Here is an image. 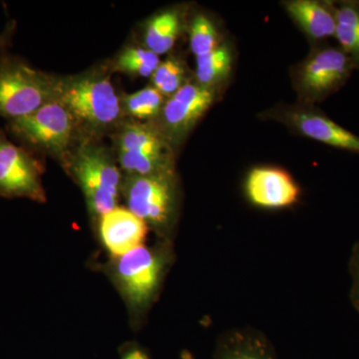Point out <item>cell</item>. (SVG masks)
<instances>
[{"instance_id": "obj_12", "label": "cell", "mask_w": 359, "mask_h": 359, "mask_svg": "<svg viewBox=\"0 0 359 359\" xmlns=\"http://www.w3.org/2000/svg\"><path fill=\"white\" fill-rule=\"evenodd\" d=\"M245 193L252 204L266 209H282L297 202L299 188L280 168L257 167L245 180Z\"/></svg>"}, {"instance_id": "obj_7", "label": "cell", "mask_w": 359, "mask_h": 359, "mask_svg": "<svg viewBox=\"0 0 359 359\" xmlns=\"http://www.w3.org/2000/svg\"><path fill=\"white\" fill-rule=\"evenodd\" d=\"M121 196L126 208L149 228L168 241L176 222L179 205L176 173L123 177Z\"/></svg>"}, {"instance_id": "obj_22", "label": "cell", "mask_w": 359, "mask_h": 359, "mask_svg": "<svg viewBox=\"0 0 359 359\" xmlns=\"http://www.w3.org/2000/svg\"><path fill=\"white\" fill-rule=\"evenodd\" d=\"M190 80L187 78L186 66L179 58L169 57L161 61L151 76L152 86L168 99L173 96Z\"/></svg>"}, {"instance_id": "obj_21", "label": "cell", "mask_w": 359, "mask_h": 359, "mask_svg": "<svg viewBox=\"0 0 359 359\" xmlns=\"http://www.w3.org/2000/svg\"><path fill=\"white\" fill-rule=\"evenodd\" d=\"M190 48L196 58L205 55L223 43L217 26L205 14L194 16L189 26Z\"/></svg>"}, {"instance_id": "obj_13", "label": "cell", "mask_w": 359, "mask_h": 359, "mask_svg": "<svg viewBox=\"0 0 359 359\" xmlns=\"http://www.w3.org/2000/svg\"><path fill=\"white\" fill-rule=\"evenodd\" d=\"M97 224L103 247L112 259L124 256L143 245L149 229L143 219L119 205L104 214Z\"/></svg>"}, {"instance_id": "obj_3", "label": "cell", "mask_w": 359, "mask_h": 359, "mask_svg": "<svg viewBox=\"0 0 359 359\" xmlns=\"http://www.w3.org/2000/svg\"><path fill=\"white\" fill-rule=\"evenodd\" d=\"M168 241L154 248L145 245L113 259L111 276L127 306L137 316L154 301L170 263Z\"/></svg>"}, {"instance_id": "obj_8", "label": "cell", "mask_w": 359, "mask_h": 359, "mask_svg": "<svg viewBox=\"0 0 359 359\" xmlns=\"http://www.w3.org/2000/svg\"><path fill=\"white\" fill-rule=\"evenodd\" d=\"M355 69L339 46H323L309 54L297 68L295 88L306 102L323 101L339 91Z\"/></svg>"}, {"instance_id": "obj_24", "label": "cell", "mask_w": 359, "mask_h": 359, "mask_svg": "<svg viewBox=\"0 0 359 359\" xmlns=\"http://www.w3.org/2000/svg\"><path fill=\"white\" fill-rule=\"evenodd\" d=\"M16 22L15 21H9L4 27V29L0 32V51L6 48V45L11 42V39L15 33Z\"/></svg>"}, {"instance_id": "obj_15", "label": "cell", "mask_w": 359, "mask_h": 359, "mask_svg": "<svg viewBox=\"0 0 359 359\" xmlns=\"http://www.w3.org/2000/svg\"><path fill=\"white\" fill-rule=\"evenodd\" d=\"M214 359H278L266 335L254 328H235L218 340Z\"/></svg>"}, {"instance_id": "obj_1", "label": "cell", "mask_w": 359, "mask_h": 359, "mask_svg": "<svg viewBox=\"0 0 359 359\" xmlns=\"http://www.w3.org/2000/svg\"><path fill=\"white\" fill-rule=\"evenodd\" d=\"M57 100L76 120L83 137L97 139L125 121L121 97L103 71L61 78Z\"/></svg>"}, {"instance_id": "obj_23", "label": "cell", "mask_w": 359, "mask_h": 359, "mask_svg": "<svg viewBox=\"0 0 359 359\" xmlns=\"http://www.w3.org/2000/svg\"><path fill=\"white\" fill-rule=\"evenodd\" d=\"M349 273L351 276V304L359 313V242L354 245L351 259H349Z\"/></svg>"}, {"instance_id": "obj_4", "label": "cell", "mask_w": 359, "mask_h": 359, "mask_svg": "<svg viewBox=\"0 0 359 359\" xmlns=\"http://www.w3.org/2000/svg\"><path fill=\"white\" fill-rule=\"evenodd\" d=\"M61 78L35 69L14 56L0 55V117L8 121L57 100Z\"/></svg>"}, {"instance_id": "obj_2", "label": "cell", "mask_w": 359, "mask_h": 359, "mask_svg": "<svg viewBox=\"0 0 359 359\" xmlns=\"http://www.w3.org/2000/svg\"><path fill=\"white\" fill-rule=\"evenodd\" d=\"M117 164L109 149L90 137L78 142L63 163L81 188L90 215L96 223L118 205L124 175Z\"/></svg>"}, {"instance_id": "obj_19", "label": "cell", "mask_w": 359, "mask_h": 359, "mask_svg": "<svg viewBox=\"0 0 359 359\" xmlns=\"http://www.w3.org/2000/svg\"><path fill=\"white\" fill-rule=\"evenodd\" d=\"M166 102V98L154 87H146L132 94L121 97L125 117L138 122H153L157 119Z\"/></svg>"}, {"instance_id": "obj_11", "label": "cell", "mask_w": 359, "mask_h": 359, "mask_svg": "<svg viewBox=\"0 0 359 359\" xmlns=\"http://www.w3.org/2000/svg\"><path fill=\"white\" fill-rule=\"evenodd\" d=\"M269 116L313 140L359 154L358 135L342 128L327 115L309 106L282 108Z\"/></svg>"}, {"instance_id": "obj_10", "label": "cell", "mask_w": 359, "mask_h": 359, "mask_svg": "<svg viewBox=\"0 0 359 359\" xmlns=\"http://www.w3.org/2000/svg\"><path fill=\"white\" fill-rule=\"evenodd\" d=\"M216 96V89L208 88L195 80H190L173 96L166 99L160 115L153 123L175 149L210 109Z\"/></svg>"}, {"instance_id": "obj_9", "label": "cell", "mask_w": 359, "mask_h": 359, "mask_svg": "<svg viewBox=\"0 0 359 359\" xmlns=\"http://www.w3.org/2000/svg\"><path fill=\"white\" fill-rule=\"evenodd\" d=\"M43 167L28 149L15 145L0 129V197L46 202Z\"/></svg>"}, {"instance_id": "obj_6", "label": "cell", "mask_w": 359, "mask_h": 359, "mask_svg": "<svg viewBox=\"0 0 359 359\" xmlns=\"http://www.w3.org/2000/svg\"><path fill=\"white\" fill-rule=\"evenodd\" d=\"M115 145L126 176L176 173L175 149L153 122L125 120L115 131Z\"/></svg>"}, {"instance_id": "obj_18", "label": "cell", "mask_w": 359, "mask_h": 359, "mask_svg": "<svg viewBox=\"0 0 359 359\" xmlns=\"http://www.w3.org/2000/svg\"><path fill=\"white\" fill-rule=\"evenodd\" d=\"M337 29L334 37L339 47L359 69V1H341L335 4Z\"/></svg>"}, {"instance_id": "obj_25", "label": "cell", "mask_w": 359, "mask_h": 359, "mask_svg": "<svg viewBox=\"0 0 359 359\" xmlns=\"http://www.w3.org/2000/svg\"><path fill=\"white\" fill-rule=\"evenodd\" d=\"M121 359H150L147 354L143 349L138 348V347H133V348L128 349Z\"/></svg>"}, {"instance_id": "obj_20", "label": "cell", "mask_w": 359, "mask_h": 359, "mask_svg": "<svg viewBox=\"0 0 359 359\" xmlns=\"http://www.w3.org/2000/svg\"><path fill=\"white\" fill-rule=\"evenodd\" d=\"M160 63V57L154 52L145 47L129 46L118 54L112 70L131 76L151 77Z\"/></svg>"}, {"instance_id": "obj_17", "label": "cell", "mask_w": 359, "mask_h": 359, "mask_svg": "<svg viewBox=\"0 0 359 359\" xmlns=\"http://www.w3.org/2000/svg\"><path fill=\"white\" fill-rule=\"evenodd\" d=\"M195 81L208 88L216 89L230 76L233 52L229 45L222 43L205 55L196 58Z\"/></svg>"}, {"instance_id": "obj_16", "label": "cell", "mask_w": 359, "mask_h": 359, "mask_svg": "<svg viewBox=\"0 0 359 359\" xmlns=\"http://www.w3.org/2000/svg\"><path fill=\"white\" fill-rule=\"evenodd\" d=\"M183 23V13L178 8L156 14L144 28V47L158 56L171 51L181 35Z\"/></svg>"}, {"instance_id": "obj_14", "label": "cell", "mask_w": 359, "mask_h": 359, "mask_svg": "<svg viewBox=\"0 0 359 359\" xmlns=\"http://www.w3.org/2000/svg\"><path fill=\"white\" fill-rule=\"evenodd\" d=\"M292 20L313 41L334 37L337 29V6L334 2L318 0H290L283 2Z\"/></svg>"}, {"instance_id": "obj_5", "label": "cell", "mask_w": 359, "mask_h": 359, "mask_svg": "<svg viewBox=\"0 0 359 359\" xmlns=\"http://www.w3.org/2000/svg\"><path fill=\"white\" fill-rule=\"evenodd\" d=\"M7 129L28 150L46 153L62 164L83 138L76 120L58 100L45 104L32 114L8 121Z\"/></svg>"}]
</instances>
